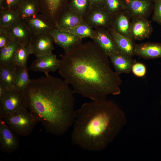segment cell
I'll return each mask as SVG.
<instances>
[{"instance_id": "cell-1", "label": "cell", "mask_w": 161, "mask_h": 161, "mask_svg": "<svg viewBox=\"0 0 161 161\" xmlns=\"http://www.w3.org/2000/svg\"><path fill=\"white\" fill-rule=\"evenodd\" d=\"M59 72L74 93L96 100L121 92L122 81L109 58L92 40L64 52Z\"/></svg>"}, {"instance_id": "cell-2", "label": "cell", "mask_w": 161, "mask_h": 161, "mask_svg": "<svg viewBox=\"0 0 161 161\" xmlns=\"http://www.w3.org/2000/svg\"><path fill=\"white\" fill-rule=\"evenodd\" d=\"M22 92L27 108L47 132L60 136L73 125L74 93L64 80L49 75L31 80Z\"/></svg>"}, {"instance_id": "cell-3", "label": "cell", "mask_w": 161, "mask_h": 161, "mask_svg": "<svg viewBox=\"0 0 161 161\" xmlns=\"http://www.w3.org/2000/svg\"><path fill=\"white\" fill-rule=\"evenodd\" d=\"M126 122L123 112L111 100L106 98L85 103L75 111L71 142L87 151H102Z\"/></svg>"}, {"instance_id": "cell-4", "label": "cell", "mask_w": 161, "mask_h": 161, "mask_svg": "<svg viewBox=\"0 0 161 161\" xmlns=\"http://www.w3.org/2000/svg\"><path fill=\"white\" fill-rule=\"evenodd\" d=\"M0 119H2L17 135L22 137L30 134L39 122L38 118L27 108Z\"/></svg>"}, {"instance_id": "cell-5", "label": "cell", "mask_w": 161, "mask_h": 161, "mask_svg": "<svg viewBox=\"0 0 161 161\" xmlns=\"http://www.w3.org/2000/svg\"><path fill=\"white\" fill-rule=\"evenodd\" d=\"M26 108L22 92L14 88L8 89L0 98V118Z\"/></svg>"}, {"instance_id": "cell-6", "label": "cell", "mask_w": 161, "mask_h": 161, "mask_svg": "<svg viewBox=\"0 0 161 161\" xmlns=\"http://www.w3.org/2000/svg\"><path fill=\"white\" fill-rule=\"evenodd\" d=\"M40 13L53 26L60 16L67 8L70 0H37Z\"/></svg>"}, {"instance_id": "cell-7", "label": "cell", "mask_w": 161, "mask_h": 161, "mask_svg": "<svg viewBox=\"0 0 161 161\" xmlns=\"http://www.w3.org/2000/svg\"><path fill=\"white\" fill-rule=\"evenodd\" d=\"M0 32L6 33L12 41L22 46L28 45L32 35L22 18L7 27H0Z\"/></svg>"}, {"instance_id": "cell-8", "label": "cell", "mask_w": 161, "mask_h": 161, "mask_svg": "<svg viewBox=\"0 0 161 161\" xmlns=\"http://www.w3.org/2000/svg\"><path fill=\"white\" fill-rule=\"evenodd\" d=\"M54 42L50 33L33 34L29 45L32 54L36 57L52 52L55 49Z\"/></svg>"}, {"instance_id": "cell-9", "label": "cell", "mask_w": 161, "mask_h": 161, "mask_svg": "<svg viewBox=\"0 0 161 161\" xmlns=\"http://www.w3.org/2000/svg\"><path fill=\"white\" fill-rule=\"evenodd\" d=\"M84 21L94 29L110 27L112 16L103 7L88 10L84 16Z\"/></svg>"}, {"instance_id": "cell-10", "label": "cell", "mask_w": 161, "mask_h": 161, "mask_svg": "<svg viewBox=\"0 0 161 161\" xmlns=\"http://www.w3.org/2000/svg\"><path fill=\"white\" fill-rule=\"evenodd\" d=\"M17 135L0 119V149L2 152L11 153L17 150L19 147V140Z\"/></svg>"}, {"instance_id": "cell-11", "label": "cell", "mask_w": 161, "mask_h": 161, "mask_svg": "<svg viewBox=\"0 0 161 161\" xmlns=\"http://www.w3.org/2000/svg\"><path fill=\"white\" fill-rule=\"evenodd\" d=\"M60 65L61 60L52 52L36 57L30 69L35 72H43L47 75H49V72L59 69Z\"/></svg>"}, {"instance_id": "cell-12", "label": "cell", "mask_w": 161, "mask_h": 161, "mask_svg": "<svg viewBox=\"0 0 161 161\" xmlns=\"http://www.w3.org/2000/svg\"><path fill=\"white\" fill-rule=\"evenodd\" d=\"M92 39L108 57L120 52L107 28L99 27L95 29Z\"/></svg>"}, {"instance_id": "cell-13", "label": "cell", "mask_w": 161, "mask_h": 161, "mask_svg": "<svg viewBox=\"0 0 161 161\" xmlns=\"http://www.w3.org/2000/svg\"><path fill=\"white\" fill-rule=\"evenodd\" d=\"M125 10L131 18H146L153 9V2L150 0H123Z\"/></svg>"}, {"instance_id": "cell-14", "label": "cell", "mask_w": 161, "mask_h": 161, "mask_svg": "<svg viewBox=\"0 0 161 161\" xmlns=\"http://www.w3.org/2000/svg\"><path fill=\"white\" fill-rule=\"evenodd\" d=\"M50 33L52 37L54 42L63 48L64 52L69 50L82 42L83 39L81 38L55 27L51 30Z\"/></svg>"}, {"instance_id": "cell-15", "label": "cell", "mask_w": 161, "mask_h": 161, "mask_svg": "<svg viewBox=\"0 0 161 161\" xmlns=\"http://www.w3.org/2000/svg\"><path fill=\"white\" fill-rule=\"evenodd\" d=\"M153 31L151 22L146 18H131L130 27V35L133 40H142L147 38Z\"/></svg>"}, {"instance_id": "cell-16", "label": "cell", "mask_w": 161, "mask_h": 161, "mask_svg": "<svg viewBox=\"0 0 161 161\" xmlns=\"http://www.w3.org/2000/svg\"><path fill=\"white\" fill-rule=\"evenodd\" d=\"M23 20L32 34L50 33L55 27L40 13Z\"/></svg>"}, {"instance_id": "cell-17", "label": "cell", "mask_w": 161, "mask_h": 161, "mask_svg": "<svg viewBox=\"0 0 161 161\" xmlns=\"http://www.w3.org/2000/svg\"><path fill=\"white\" fill-rule=\"evenodd\" d=\"M108 57L115 72L119 75L123 73H129L131 70L133 65L136 62L132 57L120 52Z\"/></svg>"}, {"instance_id": "cell-18", "label": "cell", "mask_w": 161, "mask_h": 161, "mask_svg": "<svg viewBox=\"0 0 161 161\" xmlns=\"http://www.w3.org/2000/svg\"><path fill=\"white\" fill-rule=\"evenodd\" d=\"M131 19L125 10L121 11L112 16L110 27L117 32L131 38L130 35Z\"/></svg>"}, {"instance_id": "cell-19", "label": "cell", "mask_w": 161, "mask_h": 161, "mask_svg": "<svg viewBox=\"0 0 161 161\" xmlns=\"http://www.w3.org/2000/svg\"><path fill=\"white\" fill-rule=\"evenodd\" d=\"M107 29L120 52L132 57L135 55L136 44L134 40L117 32L111 27Z\"/></svg>"}, {"instance_id": "cell-20", "label": "cell", "mask_w": 161, "mask_h": 161, "mask_svg": "<svg viewBox=\"0 0 161 161\" xmlns=\"http://www.w3.org/2000/svg\"><path fill=\"white\" fill-rule=\"evenodd\" d=\"M135 55L146 59L161 58V43L146 42L136 44Z\"/></svg>"}, {"instance_id": "cell-21", "label": "cell", "mask_w": 161, "mask_h": 161, "mask_svg": "<svg viewBox=\"0 0 161 161\" xmlns=\"http://www.w3.org/2000/svg\"><path fill=\"white\" fill-rule=\"evenodd\" d=\"M83 22V17L67 8L58 19L55 27L60 29H66L74 27Z\"/></svg>"}, {"instance_id": "cell-22", "label": "cell", "mask_w": 161, "mask_h": 161, "mask_svg": "<svg viewBox=\"0 0 161 161\" xmlns=\"http://www.w3.org/2000/svg\"><path fill=\"white\" fill-rule=\"evenodd\" d=\"M16 10L22 19L27 18L38 13L40 8L37 0H21Z\"/></svg>"}, {"instance_id": "cell-23", "label": "cell", "mask_w": 161, "mask_h": 161, "mask_svg": "<svg viewBox=\"0 0 161 161\" xmlns=\"http://www.w3.org/2000/svg\"><path fill=\"white\" fill-rule=\"evenodd\" d=\"M16 70L13 64L0 66V82L7 89L14 88Z\"/></svg>"}, {"instance_id": "cell-24", "label": "cell", "mask_w": 161, "mask_h": 161, "mask_svg": "<svg viewBox=\"0 0 161 161\" xmlns=\"http://www.w3.org/2000/svg\"><path fill=\"white\" fill-rule=\"evenodd\" d=\"M19 46L16 42L12 41L7 46L0 49V66L13 64L16 51Z\"/></svg>"}, {"instance_id": "cell-25", "label": "cell", "mask_w": 161, "mask_h": 161, "mask_svg": "<svg viewBox=\"0 0 161 161\" xmlns=\"http://www.w3.org/2000/svg\"><path fill=\"white\" fill-rule=\"evenodd\" d=\"M27 67L16 66L14 88L22 91L27 86L31 80Z\"/></svg>"}, {"instance_id": "cell-26", "label": "cell", "mask_w": 161, "mask_h": 161, "mask_svg": "<svg viewBox=\"0 0 161 161\" xmlns=\"http://www.w3.org/2000/svg\"><path fill=\"white\" fill-rule=\"evenodd\" d=\"M21 19L19 13L16 10H0V27H7Z\"/></svg>"}, {"instance_id": "cell-27", "label": "cell", "mask_w": 161, "mask_h": 161, "mask_svg": "<svg viewBox=\"0 0 161 161\" xmlns=\"http://www.w3.org/2000/svg\"><path fill=\"white\" fill-rule=\"evenodd\" d=\"M60 30L71 33L82 39L88 38L92 39L94 37L95 32V29L92 28L84 21L74 27Z\"/></svg>"}, {"instance_id": "cell-28", "label": "cell", "mask_w": 161, "mask_h": 161, "mask_svg": "<svg viewBox=\"0 0 161 161\" xmlns=\"http://www.w3.org/2000/svg\"><path fill=\"white\" fill-rule=\"evenodd\" d=\"M32 54L29 45H20L16 51L13 64L16 66L27 67V62L29 56Z\"/></svg>"}, {"instance_id": "cell-29", "label": "cell", "mask_w": 161, "mask_h": 161, "mask_svg": "<svg viewBox=\"0 0 161 161\" xmlns=\"http://www.w3.org/2000/svg\"><path fill=\"white\" fill-rule=\"evenodd\" d=\"M103 7L112 16L125 9L123 0H104Z\"/></svg>"}, {"instance_id": "cell-30", "label": "cell", "mask_w": 161, "mask_h": 161, "mask_svg": "<svg viewBox=\"0 0 161 161\" xmlns=\"http://www.w3.org/2000/svg\"><path fill=\"white\" fill-rule=\"evenodd\" d=\"M89 0H70L67 8L84 18L88 10Z\"/></svg>"}, {"instance_id": "cell-31", "label": "cell", "mask_w": 161, "mask_h": 161, "mask_svg": "<svg viewBox=\"0 0 161 161\" xmlns=\"http://www.w3.org/2000/svg\"><path fill=\"white\" fill-rule=\"evenodd\" d=\"M131 71L135 76L141 78L145 76L147 69L143 64L136 62L133 65Z\"/></svg>"}, {"instance_id": "cell-32", "label": "cell", "mask_w": 161, "mask_h": 161, "mask_svg": "<svg viewBox=\"0 0 161 161\" xmlns=\"http://www.w3.org/2000/svg\"><path fill=\"white\" fill-rule=\"evenodd\" d=\"M152 20L161 25V0L153 3Z\"/></svg>"}, {"instance_id": "cell-33", "label": "cell", "mask_w": 161, "mask_h": 161, "mask_svg": "<svg viewBox=\"0 0 161 161\" xmlns=\"http://www.w3.org/2000/svg\"><path fill=\"white\" fill-rule=\"evenodd\" d=\"M21 1V0H5L2 10H16L18 5Z\"/></svg>"}, {"instance_id": "cell-34", "label": "cell", "mask_w": 161, "mask_h": 161, "mask_svg": "<svg viewBox=\"0 0 161 161\" xmlns=\"http://www.w3.org/2000/svg\"><path fill=\"white\" fill-rule=\"evenodd\" d=\"M12 41L8 35L4 32H0V49L6 46Z\"/></svg>"}, {"instance_id": "cell-35", "label": "cell", "mask_w": 161, "mask_h": 161, "mask_svg": "<svg viewBox=\"0 0 161 161\" xmlns=\"http://www.w3.org/2000/svg\"><path fill=\"white\" fill-rule=\"evenodd\" d=\"M104 0H89V5L88 10L91 9L103 7Z\"/></svg>"}, {"instance_id": "cell-36", "label": "cell", "mask_w": 161, "mask_h": 161, "mask_svg": "<svg viewBox=\"0 0 161 161\" xmlns=\"http://www.w3.org/2000/svg\"><path fill=\"white\" fill-rule=\"evenodd\" d=\"M7 89L4 85L0 82V98L5 95Z\"/></svg>"}, {"instance_id": "cell-37", "label": "cell", "mask_w": 161, "mask_h": 161, "mask_svg": "<svg viewBox=\"0 0 161 161\" xmlns=\"http://www.w3.org/2000/svg\"><path fill=\"white\" fill-rule=\"evenodd\" d=\"M5 0H0V10L3 8Z\"/></svg>"}, {"instance_id": "cell-38", "label": "cell", "mask_w": 161, "mask_h": 161, "mask_svg": "<svg viewBox=\"0 0 161 161\" xmlns=\"http://www.w3.org/2000/svg\"><path fill=\"white\" fill-rule=\"evenodd\" d=\"M160 105L161 106V96H160Z\"/></svg>"}, {"instance_id": "cell-39", "label": "cell", "mask_w": 161, "mask_h": 161, "mask_svg": "<svg viewBox=\"0 0 161 161\" xmlns=\"http://www.w3.org/2000/svg\"><path fill=\"white\" fill-rule=\"evenodd\" d=\"M159 0H153V3L154 2H155L156 1H158Z\"/></svg>"}, {"instance_id": "cell-40", "label": "cell", "mask_w": 161, "mask_h": 161, "mask_svg": "<svg viewBox=\"0 0 161 161\" xmlns=\"http://www.w3.org/2000/svg\"><path fill=\"white\" fill-rule=\"evenodd\" d=\"M150 0L152 1L153 2V0Z\"/></svg>"}]
</instances>
